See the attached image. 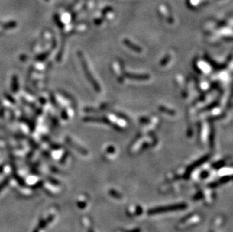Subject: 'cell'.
I'll return each mask as SVG.
<instances>
[{
	"instance_id": "1",
	"label": "cell",
	"mask_w": 233,
	"mask_h": 232,
	"mask_svg": "<svg viewBox=\"0 0 233 232\" xmlns=\"http://www.w3.org/2000/svg\"><path fill=\"white\" fill-rule=\"evenodd\" d=\"M187 205L186 204H171V205L164 206V207H155V208L150 209L148 211V214L154 215V214H160V213H167L170 211H176V210H184L186 208Z\"/></svg>"
},
{
	"instance_id": "2",
	"label": "cell",
	"mask_w": 233,
	"mask_h": 232,
	"mask_svg": "<svg viewBox=\"0 0 233 232\" xmlns=\"http://www.w3.org/2000/svg\"><path fill=\"white\" fill-rule=\"evenodd\" d=\"M54 216H50L49 217L47 218L46 219H42V220H41L40 222H39V225H38V227H37L38 229L39 230V229H42V228H45V227H46L50 222H52L53 219H54Z\"/></svg>"
},
{
	"instance_id": "3",
	"label": "cell",
	"mask_w": 233,
	"mask_h": 232,
	"mask_svg": "<svg viewBox=\"0 0 233 232\" xmlns=\"http://www.w3.org/2000/svg\"><path fill=\"white\" fill-rule=\"evenodd\" d=\"M81 61H82V65H83V66H84V69H85V72H86V75H87V76H88V79H89L90 80H91V83H92V85H94V86L96 88H97V83H96V82H94V79H92V77H91V75L89 74L90 72H89V71H88V68H87V66H86V63H85V60H84L83 58H82V57H81Z\"/></svg>"
},
{
	"instance_id": "4",
	"label": "cell",
	"mask_w": 233,
	"mask_h": 232,
	"mask_svg": "<svg viewBox=\"0 0 233 232\" xmlns=\"http://www.w3.org/2000/svg\"><path fill=\"white\" fill-rule=\"evenodd\" d=\"M9 180H10V178H9V177H7V178L5 179L0 183V192H1L2 191L3 189L8 185V184L9 182Z\"/></svg>"
},
{
	"instance_id": "5",
	"label": "cell",
	"mask_w": 233,
	"mask_h": 232,
	"mask_svg": "<svg viewBox=\"0 0 233 232\" xmlns=\"http://www.w3.org/2000/svg\"><path fill=\"white\" fill-rule=\"evenodd\" d=\"M14 176H15V179H17V181H18V182L19 183L20 185H25V182H24V179H23L21 177L18 176V174L14 173Z\"/></svg>"
},
{
	"instance_id": "6",
	"label": "cell",
	"mask_w": 233,
	"mask_h": 232,
	"mask_svg": "<svg viewBox=\"0 0 233 232\" xmlns=\"http://www.w3.org/2000/svg\"><path fill=\"white\" fill-rule=\"evenodd\" d=\"M48 181L52 183V184H54V185H59V184H60L59 181H57V180L54 179V178H51V177H48Z\"/></svg>"
},
{
	"instance_id": "7",
	"label": "cell",
	"mask_w": 233,
	"mask_h": 232,
	"mask_svg": "<svg viewBox=\"0 0 233 232\" xmlns=\"http://www.w3.org/2000/svg\"><path fill=\"white\" fill-rule=\"evenodd\" d=\"M42 184H43V182H42V181L39 182H38L37 184H36V185H35V188H39V187H40V186L42 185Z\"/></svg>"
},
{
	"instance_id": "8",
	"label": "cell",
	"mask_w": 233,
	"mask_h": 232,
	"mask_svg": "<svg viewBox=\"0 0 233 232\" xmlns=\"http://www.w3.org/2000/svg\"><path fill=\"white\" fill-rule=\"evenodd\" d=\"M128 232H141V231H140L139 229H134V230H132V231H130Z\"/></svg>"
},
{
	"instance_id": "9",
	"label": "cell",
	"mask_w": 233,
	"mask_h": 232,
	"mask_svg": "<svg viewBox=\"0 0 233 232\" xmlns=\"http://www.w3.org/2000/svg\"><path fill=\"white\" fill-rule=\"evenodd\" d=\"M39 230L38 229V228H36V230H34V231H33V232H39Z\"/></svg>"
}]
</instances>
